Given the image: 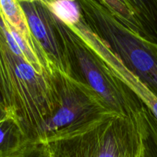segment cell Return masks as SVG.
<instances>
[{
	"mask_svg": "<svg viewBox=\"0 0 157 157\" xmlns=\"http://www.w3.org/2000/svg\"><path fill=\"white\" fill-rule=\"evenodd\" d=\"M149 113L108 108L37 140L49 157H144L150 138Z\"/></svg>",
	"mask_w": 157,
	"mask_h": 157,
	"instance_id": "1",
	"label": "cell"
},
{
	"mask_svg": "<svg viewBox=\"0 0 157 157\" xmlns=\"http://www.w3.org/2000/svg\"><path fill=\"white\" fill-rule=\"evenodd\" d=\"M77 1L83 18L104 36L126 67L157 95V44L126 27L101 0Z\"/></svg>",
	"mask_w": 157,
	"mask_h": 157,
	"instance_id": "2",
	"label": "cell"
},
{
	"mask_svg": "<svg viewBox=\"0 0 157 157\" xmlns=\"http://www.w3.org/2000/svg\"><path fill=\"white\" fill-rule=\"evenodd\" d=\"M74 51L87 82L110 109L122 113L134 110L124 103V94L120 92L119 86L115 84L112 74L108 73V67H104L87 49L84 48V45L76 44Z\"/></svg>",
	"mask_w": 157,
	"mask_h": 157,
	"instance_id": "3",
	"label": "cell"
},
{
	"mask_svg": "<svg viewBox=\"0 0 157 157\" xmlns=\"http://www.w3.org/2000/svg\"><path fill=\"white\" fill-rule=\"evenodd\" d=\"M27 20L31 35L41 44L44 51L58 58V48L52 36L55 16L41 1L19 2Z\"/></svg>",
	"mask_w": 157,
	"mask_h": 157,
	"instance_id": "4",
	"label": "cell"
},
{
	"mask_svg": "<svg viewBox=\"0 0 157 157\" xmlns=\"http://www.w3.org/2000/svg\"><path fill=\"white\" fill-rule=\"evenodd\" d=\"M87 109V101L83 102L82 100L73 98H66L64 104H61V107L55 112V114L42 123L43 131L53 133L81 121L84 119L81 118V116L86 117Z\"/></svg>",
	"mask_w": 157,
	"mask_h": 157,
	"instance_id": "5",
	"label": "cell"
},
{
	"mask_svg": "<svg viewBox=\"0 0 157 157\" xmlns=\"http://www.w3.org/2000/svg\"><path fill=\"white\" fill-rule=\"evenodd\" d=\"M52 15L68 27L76 26L82 21L81 6L77 0H39Z\"/></svg>",
	"mask_w": 157,
	"mask_h": 157,
	"instance_id": "6",
	"label": "cell"
},
{
	"mask_svg": "<svg viewBox=\"0 0 157 157\" xmlns=\"http://www.w3.org/2000/svg\"><path fill=\"white\" fill-rule=\"evenodd\" d=\"M0 11L6 21L31 42L32 35L19 2L17 0H0Z\"/></svg>",
	"mask_w": 157,
	"mask_h": 157,
	"instance_id": "7",
	"label": "cell"
},
{
	"mask_svg": "<svg viewBox=\"0 0 157 157\" xmlns=\"http://www.w3.org/2000/svg\"><path fill=\"white\" fill-rule=\"evenodd\" d=\"M150 138L146 147L144 157H157V121L151 113L149 114Z\"/></svg>",
	"mask_w": 157,
	"mask_h": 157,
	"instance_id": "8",
	"label": "cell"
},
{
	"mask_svg": "<svg viewBox=\"0 0 157 157\" xmlns=\"http://www.w3.org/2000/svg\"><path fill=\"white\" fill-rule=\"evenodd\" d=\"M11 157H49L46 148L41 144H35L33 147H26L21 152Z\"/></svg>",
	"mask_w": 157,
	"mask_h": 157,
	"instance_id": "9",
	"label": "cell"
},
{
	"mask_svg": "<svg viewBox=\"0 0 157 157\" xmlns=\"http://www.w3.org/2000/svg\"><path fill=\"white\" fill-rule=\"evenodd\" d=\"M18 2H35V1H39V0H17Z\"/></svg>",
	"mask_w": 157,
	"mask_h": 157,
	"instance_id": "10",
	"label": "cell"
},
{
	"mask_svg": "<svg viewBox=\"0 0 157 157\" xmlns=\"http://www.w3.org/2000/svg\"><path fill=\"white\" fill-rule=\"evenodd\" d=\"M155 1H156V4H157V0H155Z\"/></svg>",
	"mask_w": 157,
	"mask_h": 157,
	"instance_id": "11",
	"label": "cell"
},
{
	"mask_svg": "<svg viewBox=\"0 0 157 157\" xmlns=\"http://www.w3.org/2000/svg\"></svg>",
	"mask_w": 157,
	"mask_h": 157,
	"instance_id": "12",
	"label": "cell"
}]
</instances>
